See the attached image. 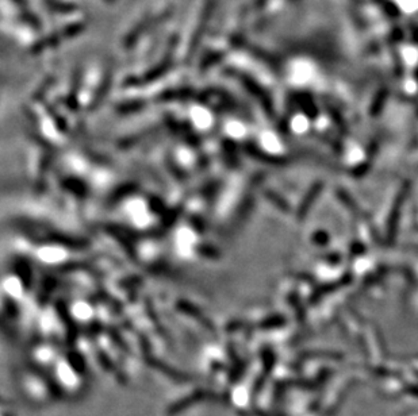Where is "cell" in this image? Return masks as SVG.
<instances>
[{"instance_id":"1","label":"cell","mask_w":418,"mask_h":416,"mask_svg":"<svg viewBox=\"0 0 418 416\" xmlns=\"http://www.w3.org/2000/svg\"><path fill=\"white\" fill-rule=\"evenodd\" d=\"M318 192H320V188L318 187H314L312 191V193L308 196V200L304 201L303 205H300V214H302V211L306 212L309 210V207H310V203H312V200H314L316 199V196L318 195Z\"/></svg>"}]
</instances>
